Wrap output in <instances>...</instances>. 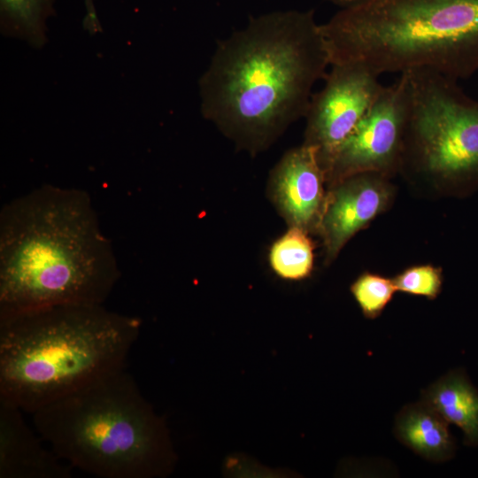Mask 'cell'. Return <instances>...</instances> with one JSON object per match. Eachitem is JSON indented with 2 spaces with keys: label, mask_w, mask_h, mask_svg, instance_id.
Wrapping results in <instances>:
<instances>
[{
  "label": "cell",
  "mask_w": 478,
  "mask_h": 478,
  "mask_svg": "<svg viewBox=\"0 0 478 478\" xmlns=\"http://www.w3.org/2000/svg\"><path fill=\"white\" fill-rule=\"evenodd\" d=\"M328 66L312 10L251 18L219 42L199 81L201 112L238 143L259 150L305 116Z\"/></svg>",
  "instance_id": "6da1fadb"
},
{
  "label": "cell",
  "mask_w": 478,
  "mask_h": 478,
  "mask_svg": "<svg viewBox=\"0 0 478 478\" xmlns=\"http://www.w3.org/2000/svg\"><path fill=\"white\" fill-rule=\"evenodd\" d=\"M120 278L89 193L44 184L0 212V315L104 305Z\"/></svg>",
  "instance_id": "7a4b0ae2"
},
{
  "label": "cell",
  "mask_w": 478,
  "mask_h": 478,
  "mask_svg": "<svg viewBox=\"0 0 478 478\" xmlns=\"http://www.w3.org/2000/svg\"><path fill=\"white\" fill-rule=\"evenodd\" d=\"M142 322L104 305H65L0 315V402L32 414L127 368Z\"/></svg>",
  "instance_id": "3957f363"
},
{
  "label": "cell",
  "mask_w": 478,
  "mask_h": 478,
  "mask_svg": "<svg viewBox=\"0 0 478 478\" xmlns=\"http://www.w3.org/2000/svg\"><path fill=\"white\" fill-rule=\"evenodd\" d=\"M63 461L100 478H156L175 461L164 420L127 368L103 376L31 414Z\"/></svg>",
  "instance_id": "277c9868"
},
{
  "label": "cell",
  "mask_w": 478,
  "mask_h": 478,
  "mask_svg": "<svg viewBox=\"0 0 478 478\" xmlns=\"http://www.w3.org/2000/svg\"><path fill=\"white\" fill-rule=\"evenodd\" d=\"M330 65L377 75L429 69L454 80L478 72V0H368L320 25Z\"/></svg>",
  "instance_id": "5b68a950"
},
{
  "label": "cell",
  "mask_w": 478,
  "mask_h": 478,
  "mask_svg": "<svg viewBox=\"0 0 478 478\" xmlns=\"http://www.w3.org/2000/svg\"><path fill=\"white\" fill-rule=\"evenodd\" d=\"M408 115L403 154L459 188L478 185V100L458 81L429 69L405 73Z\"/></svg>",
  "instance_id": "8992f818"
},
{
  "label": "cell",
  "mask_w": 478,
  "mask_h": 478,
  "mask_svg": "<svg viewBox=\"0 0 478 478\" xmlns=\"http://www.w3.org/2000/svg\"><path fill=\"white\" fill-rule=\"evenodd\" d=\"M323 88L307 109L305 144L317 150L328 173L331 161L343 142L368 112L383 85L379 75L358 62L331 65Z\"/></svg>",
  "instance_id": "52a82bcc"
},
{
  "label": "cell",
  "mask_w": 478,
  "mask_h": 478,
  "mask_svg": "<svg viewBox=\"0 0 478 478\" xmlns=\"http://www.w3.org/2000/svg\"><path fill=\"white\" fill-rule=\"evenodd\" d=\"M383 86L372 106L337 149L327 175L343 179L362 173H382L396 166L403 154L408 115L405 73Z\"/></svg>",
  "instance_id": "ba28073f"
},
{
  "label": "cell",
  "mask_w": 478,
  "mask_h": 478,
  "mask_svg": "<svg viewBox=\"0 0 478 478\" xmlns=\"http://www.w3.org/2000/svg\"><path fill=\"white\" fill-rule=\"evenodd\" d=\"M325 176L317 150L305 143L289 150L275 166L270 178L271 197L290 227L306 231L320 223Z\"/></svg>",
  "instance_id": "9c48e42d"
},
{
  "label": "cell",
  "mask_w": 478,
  "mask_h": 478,
  "mask_svg": "<svg viewBox=\"0 0 478 478\" xmlns=\"http://www.w3.org/2000/svg\"><path fill=\"white\" fill-rule=\"evenodd\" d=\"M377 173L347 176L324 204L320 220L328 259L386 206L388 187Z\"/></svg>",
  "instance_id": "30bf717a"
},
{
  "label": "cell",
  "mask_w": 478,
  "mask_h": 478,
  "mask_svg": "<svg viewBox=\"0 0 478 478\" xmlns=\"http://www.w3.org/2000/svg\"><path fill=\"white\" fill-rule=\"evenodd\" d=\"M24 413L0 402V478H71L73 468L28 426Z\"/></svg>",
  "instance_id": "8fae6325"
},
{
  "label": "cell",
  "mask_w": 478,
  "mask_h": 478,
  "mask_svg": "<svg viewBox=\"0 0 478 478\" xmlns=\"http://www.w3.org/2000/svg\"><path fill=\"white\" fill-rule=\"evenodd\" d=\"M448 422L424 402L405 406L395 423L397 437L422 458L435 462L450 459L455 441Z\"/></svg>",
  "instance_id": "7c38bea8"
},
{
  "label": "cell",
  "mask_w": 478,
  "mask_h": 478,
  "mask_svg": "<svg viewBox=\"0 0 478 478\" xmlns=\"http://www.w3.org/2000/svg\"><path fill=\"white\" fill-rule=\"evenodd\" d=\"M422 402L459 427L466 444L478 445V390L465 374L456 370L443 376L424 391Z\"/></svg>",
  "instance_id": "4fadbf2b"
},
{
  "label": "cell",
  "mask_w": 478,
  "mask_h": 478,
  "mask_svg": "<svg viewBox=\"0 0 478 478\" xmlns=\"http://www.w3.org/2000/svg\"><path fill=\"white\" fill-rule=\"evenodd\" d=\"M56 0H0V27L33 47L46 42L47 20L54 14Z\"/></svg>",
  "instance_id": "5bb4252c"
},
{
  "label": "cell",
  "mask_w": 478,
  "mask_h": 478,
  "mask_svg": "<svg viewBox=\"0 0 478 478\" xmlns=\"http://www.w3.org/2000/svg\"><path fill=\"white\" fill-rule=\"evenodd\" d=\"M312 249L306 231L298 227H290L273 244L269 254L270 265L274 273L282 279H305L312 270Z\"/></svg>",
  "instance_id": "9a60e30c"
},
{
  "label": "cell",
  "mask_w": 478,
  "mask_h": 478,
  "mask_svg": "<svg viewBox=\"0 0 478 478\" xmlns=\"http://www.w3.org/2000/svg\"><path fill=\"white\" fill-rule=\"evenodd\" d=\"M397 290L392 280L366 273L351 285V291L365 317L375 319L391 300Z\"/></svg>",
  "instance_id": "2e32d148"
},
{
  "label": "cell",
  "mask_w": 478,
  "mask_h": 478,
  "mask_svg": "<svg viewBox=\"0 0 478 478\" xmlns=\"http://www.w3.org/2000/svg\"><path fill=\"white\" fill-rule=\"evenodd\" d=\"M392 281L397 290L434 299L441 291L442 273L430 265L418 266L405 270Z\"/></svg>",
  "instance_id": "e0dca14e"
},
{
  "label": "cell",
  "mask_w": 478,
  "mask_h": 478,
  "mask_svg": "<svg viewBox=\"0 0 478 478\" xmlns=\"http://www.w3.org/2000/svg\"><path fill=\"white\" fill-rule=\"evenodd\" d=\"M328 1L343 9V8H350V7L359 5L368 0H328Z\"/></svg>",
  "instance_id": "ac0fdd59"
}]
</instances>
